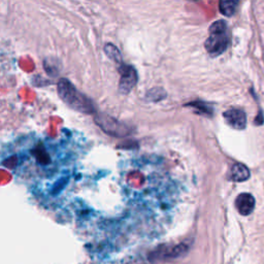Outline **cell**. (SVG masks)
Segmentation results:
<instances>
[{"label": "cell", "instance_id": "obj_1", "mask_svg": "<svg viewBox=\"0 0 264 264\" xmlns=\"http://www.w3.org/2000/svg\"><path fill=\"white\" fill-rule=\"evenodd\" d=\"M57 91L62 102L71 109L87 115L95 114V106L91 99L80 92L68 79L62 78L58 81Z\"/></svg>", "mask_w": 264, "mask_h": 264}, {"label": "cell", "instance_id": "obj_8", "mask_svg": "<svg viewBox=\"0 0 264 264\" xmlns=\"http://www.w3.org/2000/svg\"><path fill=\"white\" fill-rule=\"evenodd\" d=\"M238 7V2H234V0H224V2H220L219 4V10L222 15L226 17H231Z\"/></svg>", "mask_w": 264, "mask_h": 264}, {"label": "cell", "instance_id": "obj_5", "mask_svg": "<svg viewBox=\"0 0 264 264\" xmlns=\"http://www.w3.org/2000/svg\"><path fill=\"white\" fill-rule=\"evenodd\" d=\"M224 120L228 126L237 130H243L247 125L246 113L240 109H230L223 114Z\"/></svg>", "mask_w": 264, "mask_h": 264}, {"label": "cell", "instance_id": "obj_12", "mask_svg": "<svg viewBox=\"0 0 264 264\" xmlns=\"http://www.w3.org/2000/svg\"><path fill=\"white\" fill-rule=\"evenodd\" d=\"M189 106H192L194 109H198L201 110V112L203 114H208L210 115L212 113V109L210 107H207L205 104L203 103H193V104H190Z\"/></svg>", "mask_w": 264, "mask_h": 264}, {"label": "cell", "instance_id": "obj_9", "mask_svg": "<svg viewBox=\"0 0 264 264\" xmlns=\"http://www.w3.org/2000/svg\"><path fill=\"white\" fill-rule=\"evenodd\" d=\"M188 249H189V244L182 243V244L172 248L171 250L165 251L164 257L165 258H178V257H181V256H183L184 254L187 253Z\"/></svg>", "mask_w": 264, "mask_h": 264}, {"label": "cell", "instance_id": "obj_4", "mask_svg": "<svg viewBox=\"0 0 264 264\" xmlns=\"http://www.w3.org/2000/svg\"><path fill=\"white\" fill-rule=\"evenodd\" d=\"M228 44L229 41L226 33H222V35H210L205 43V48L211 56L217 57L227 50Z\"/></svg>", "mask_w": 264, "mask_h": 264}, {"label": "cell", "instance_id": "obj_7", "mask_svg": "<svg viewBox=\"0 0 264 264\" xmlns=\"http://www.w3.org/2000/svg\"><path fill=\"white\" fill-rule=\"evenodd\" d=\"M251 174L246 165L242 163H236L233 165L230 172V178L235 182H244L250 178Z\"/></svg>", "mask_w": 264, "mask_h": 264}, {"label": "cell", "instance_id": "obj_2", "mask_svg": "<svg viewBox=\"0 0 264 264\" xmlns=\"http://www.w3.org/2000/svg\"><path fill=\"white\" fill-rule=\"evenodd\" d=\"M94 121L107 135L114 138H125L130 136L134 131L131 127L106 114H96Z\"/></svg>", "mask_w": 264, "mask_h": 264}, {"label": "cell", "instance_id": "obj_10", "mask_svg": "<svg viewBox=\"0 0 264 264\" xmlns=\"http://www.w3.org/2000/svg\"><path fill=\"white\" fill-rule=\"evenodd\" d=\"M105 53L107 54V56L112 59L114 62H116L117 64L121 65L123 64V61H122V56H121V53L119 51V49L113 45V44H107L105 46Z\"/></svg>", "mask_w": 264, "mask_h": 264}, {"label": "cell", "instance_id": "obj_11", "mask_svg": "<svg viewBox=\"0 0 264 264\" xmlns=\"http://www.w3.org/2000/svg\"><path fill=\"white\" fill-rule=\"evenodd\" d=\"M226 30H227V25L223 20L214 22L209 29L210 35H222V33H226Z\"/></svg>", "mask_w": 264, "mask_h": 264}, {"label": "cell", "instance_id": "obj_3", "mask_svg": "<svg viewBox=\"0 0 264 264\" xmlns=\"http://www.w3.org/2000/svg\"><path fill=\"white\" fill-rule=\"evenodd\" d=\"M121 79L119 83V91L122 94H128L138 83L137 71L130 65L121 64L119 68Z\"/></svg>", "mask_w": 264, "mask_h": 264}, {"label": "cell", "instance_id": "obj_6", "mask_svg": "<svg viewBox=\"0 0 264 264\" xmlns=\"http://www.w3.org/2000/svg\"><path fill=\"white\" fill-rule=\"evenodd\" d=\"M236 208L241 215L249 216L254 211L255 198L250 193H242L237 198Z\"/></svg>", "mask_w": 264, "mask_h": 264}]
</instances>
